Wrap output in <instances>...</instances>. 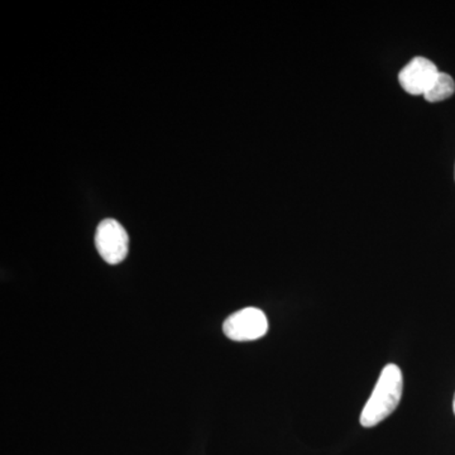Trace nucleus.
<instances>
[{
	"instance_id": "1",
	"label": "nucleus",
	"mask_w": 455,
	"mask_h": 455,
	"mask_svg": "<svg viewBox=\"0 0 455 455\" xmlns=\"http://www.w3.org/2000/svg\"><path fill=\"white\" fill-rule=\"evenodd\" d=\"M403 377L400 367L387 364L379 374L371 397L368 398L361 414V424L364 427H373L397 409L403 397Z\"/></svg>"
},
{
	"instance_id": "2",
	"label": "nucleus",
	"mask_w": 455,
	"mask_h": 455,
	"mask_svg": "<svg viewBox=\"0 0 455 455\" xmlns=\"http://www.w3.org/2000/svg\"><path fill=\"white\" fill-rule=\"evenodd\" d=\"M223 331L229 339L235 341L259 339L267 334V316L257 307H244L228 317L223 324Z\"/></svg>"
},
{
	"instance_id": "3",
	"label": "nucleus",
	"mask_w": 455,
	"mask_h": 455,
	"mask_svg": "<svg viewBox=\"0 0 455 455\" xmlns=\"http://www.w3.org/2000/svg\"><path fill=\"white\" fill-rule=\"evenodd\" d=\"M95 245L101 259L109 265H118L128 256L130 238L119 221H101L95 233Z\"/></svg>"
},
{
	"instance_id": "4",
	"label": "nucleus",
	"mask_w": 455,
	"mask_h": 455,
	"mask_svg": "<svg viewBox=\"0 0 455 455\" xmlns=\"http://www.w3.org/2000/svg\"><path fill=\"white\" fill-rule=\"evenodd\" d=\"M440 71L434 62L425 57H415L398 74V82L409 94L425 95L435 82Z\"/></svg>"
},
{
	"instance_id": "5",
	"label": "nucleus",
	"mask_w": 455,
	"mask_h": 455,
	"mask_svg": "<svg viewBox=\"0 0 455 455\" xmlns=\"http://www.w3.org/2000/svg\"><path fill=\"white\" fill-rule=\"evenodd\" d=\"M454 92L455 83L453 77L445 73H439L435 82L425 92L424 98L430 103H439V101L447 100Z\"/></svg>"
},
{
	"instance_id": "6",
	"label": "nucleus",
	"mask_w": 455,
	"mask_h": 455,
	"mask_svg": "<svg viewBox=\"0 0 455 455\" xmlns=\"http://www.w3.org/2000/svg\"><path fill=\"white\" fill-rule=\"evenodd\" d=\"M453 410H454V414H455V396H454V401H453Z\"/></svg>"
}]
</instances>
